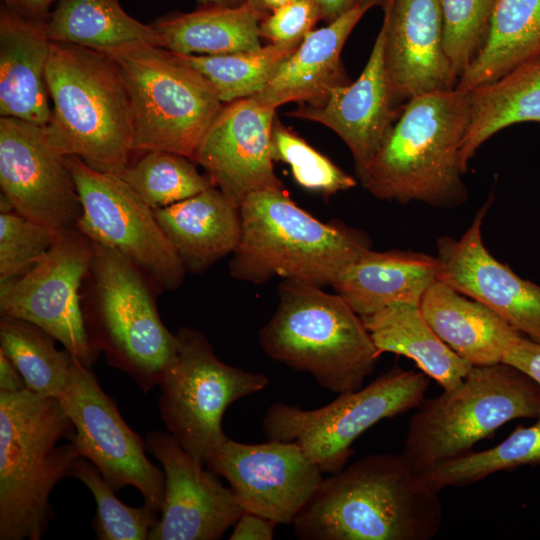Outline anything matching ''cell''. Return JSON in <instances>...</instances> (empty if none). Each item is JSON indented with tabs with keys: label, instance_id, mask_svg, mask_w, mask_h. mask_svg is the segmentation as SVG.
<instances>
[{
	"label": "cell",
	"instance_id": "d6986e66",
	"mask_svg": "<svg viewBox=\"0 0 540 540\" xmlns=\"http://www.w3.org/2000/svg\"><path fill=\"white\" fill-rule=\"evenodd\" d=\"M493 200L490 194L460 238L443 236L437 240L441 280L492 309L519 333L540 342V285L497 260L482 239L483 220Z\"/></svg>",
	"mask_w": 540,
	"mask_h": 540
},
{
	"label": "cell",
	"instance_id": "6da1fadb",
	"mask_svg": "<svg viewBox=\"0 0 540 540\" xmlns=\"http://www.w3.org/2000/svg\"><path fill=\"white\" fill-rule=\"evenodd\" d=\"M439 492L400 454L368 455L323 479L293 521L301 540H430Z\"/></svg>",
	"mask_w": 540,
	"mask_h": 540
},
{
	"label": "cell",
	"instance_id": "7bdbcfd3",
	"mask_svg": "<svg viewBox=\"0 0 540 540\" xmlns=\"http://www.w3.org/2000/svg\"><path fill=\"white\" fill-rule=\"evenodd\" d=\"M56 0H2L3 4L12 8L19 14L35 19L46 20L49 8Z\"/></svg>",
	"mask_w": 540,
	"mask_h": 540
},
{
	"label": "cell",
	"instance_id": "5bb4252c",
	"mask_svg": "<svg viewBox=\"0 0 540 540\" xmlns=\"http://www.w3.org/2000/svg\"><path fill=\"white\" fill-rule=\"evenodd\" d=\"M59 400L73 423V442L79 454L97 467L115 491L132 486L142 494L144 504L160 513L164 472L147 458L145 439L124 421L92 368L74 359L68 385Z\"/></svg>",
	"mask_w": 540,
	"mask_h": 540
},
{
	"label": "cell",
	"instance_id": "8d00e7d4",
	"mask_svg": "<svg viewBox=\"0 0 540 540\" xmlns=\"http://www.w3.org/2000/svg\"><path fill=\"white\" fill-rule=\"evenodd\" d=\"M273 161L291 168L294 180L303 188L331 196L357 185V180L314 149L275 117L271 133Z\"/></svg>",
	"mask_w": 540,
	"mask_h": 540
},
{
	"label": "cell",
	"instance_id": "d4e9b609",
	"mask_svg": "<svg viewBox=\"0 0 540 540\" xmlns=\"http://www.w3.org/2000/svg\"><path fill=\"white\" fill-rule=\"evenodd\" d=\"M153 212L186 272L192 274L232 255L241 237L240 207L215 186Z\"/></svg>",
	"mask_w": 540,
	"mask_h": 540
},
{
	"label": "cell",
	"instance_id": "9c48e42d",
	"mask_svg": "<svg viewBox=\"0 0 540 540\" xmlns=\"http://www.w3.org/2000/svg\"><path fill=\"white\" fill-rule=\"evenodd\" d=\"M108 54L126 87L134 152L167 151L194 161L222 109L213 84L172 52L140 44Z\"/></svg>",
	"mask_w": 540,
	"mask_h": 540
},
{
	"label": "cell",
	"instance_id": "836d02e7",
	"mask_svg": "<svg viewBox=\"0 0 540 540\" xmlns=\"http://www.w3.org/2000/svg\"><path fill=\"white\" fill-rule=\"evenodd\" d=\"M299 45L270 43L254 51L221 55L172 53L205 76L221 101L229 103L262 91Z\"/></svg>",
	"mask_w": 540,
	"mask_h": 540
},
{
	"label": "cell",
	"instance_id": "d6a6232c",
	"mask_svg": "<svg viewBox=\"0 0 540 540\" xmlns=\"http://www.w3.org/2000/svg\"><path fill=\"white\" fill-rule=\"evenodd\" d=\"M528 427L517 426L502 442L482 451L436 464L421 472L428 484L440 492L447 487L474 484L500 472L522 466L540 465V414Z\"/></svg>",
	"mask_w": 540,
	"mask_h": 540
},
{
	"label": "cell",
	"instance_id": "7c38bea8",
	"mask_svg": "<svg viewBox=\"0 0 540 540\" xmlns=\"http://www.w3.org/2000/svg\"><path fill=\"white\" fill-rule=\"evenodd\" d=\"M65 160L82 207L76 228L128 259L159 293L178 289L186 270L153 209L120 176L98 171L76 156Z\"/></svg>",
	"mask_w": 540,
	"mask_h": 540
},
{
	"label": "cell",
	"instance_id": "2e32d148",
	"mask_svg": "<svg viewBox=\"0 0 540 540\" xmlns=\"http://www.w3.org/2000/svg\"><path fill=\"white\" fill-rule=\"evenodd\" d=\"M205 467L229 482L244 511L278 524L293 523L323 481L319 467L290 441L228 438Z\"/></svg>",
	"mask_w": 540,
	"mask_h": 540
},
{
	"label": "cell",
	"instance_id": "7a4b0ae2",
	"mask_svg": "<svg viewBox=\"0 0 540 540\" xmlns=\"http://www.w3.org/2000/svg\"><path fill=\"white\" fill-rule=\"evenodd\" d=\"M467 90L407 101L379 150L357 175L372 196L401 204L457 208L469 196L459 151L469 123Z\"/></svg>",
	"mask_w": 540,
	"mask_h": 540
},
{
	"label": "cell",
	"instance_id": "8992f818",
	"mask_svg": "<svg viewBox=\"0 0 540 540\" xmlns=\"http://www.w3.org/2000/svg\"><path fill=\"white\" fill-rule=\"evenodd\" d=\"M278 299L259 333L264 353L331 392L360 389L381 355L360 315L338 293L296 280L283 279Z\"/></svg>",
	"mask_w": 540,
	"mask_h": 540
},
{
	"label": "cell",
	"instance_id": "ffe728a7",
	"mask_svg": "<svg viewBox=\"0 0 540 540\" xmlns=\"http://www.w3.org/2000/svg\"><path fill=\"white\" fill-rule=\"evenodd\" d=\"M385 63L395 103L457 87L444 47L439 0H383Z\"/></svg>",
	"mask_w": 540,
	"mask_h": 540
},
{
	"label": "cell",
	"instance_id": "b9f144b4",
	"mask_svg": "<svg viewBox=\"0 0 540 540\" xmlns=\"http://www.w3.org/2000/svg\"><path fill=\"white\" fill-rule=\"evenodd\" d=\"M278 523L258 514L244 511L234 525L230 540H271Z\"/></svg>",
	"mask_w": 540,
	"mask_h": 540
},
{
	"label": "cell",
	"instance_id": "e575fe53",
	"mask_svg": "<svg viewBox=\"0 0 540 540\" xmlns=\"http://www.w3.org/2000/svg\"><path fill=\"white\" fill-rule=\"evenodd\" d=\"M120 177L152 209L166 207L214 186L191 159L167 151H146Z\"/></svg>",
	"mask_w": 540,
	"mask_h": 540
},
{
	"label": "cell",
	"instance_id": "277c9868",
	"mask_svg": "<svg viewBox=\"0 0 540 540\" xmlns=\"http://www.w3.org/2000/svg\"><path fill=\"white\" fill-rule=\"evenodd\" d=\"M241 237L229 274L255 285L275 277L318 287L332 286L340 273L372 249L368 235L342 222H323L286 189L250 194L240 204Z\"/></svg>",
	"mask_w": 540,
	"mask_h": 540
},
{
	"label": "cell",
	"instance_id": "44dd1931",
	"mask_svg": "<svg viewBox=\"0 0 540 540\" xmlns=\"http://www.w3.org/2000/svg\"><path fill=\"white\" fill-rule=\"evenodd\" d=\"M386 24L356 81L333 88L318 104H301L289 116L320 123L347 145L361 172L379 150L403 106L392 96L385 63Z\"/></svg>",
	"mask_w": 540,
	"mask_h": 540
},
{
	"label": "cell",
	"instance_id": "c3c4849f",
	"mask_svg": "<svg viewBox=\"0 0 540 540\" xmlns=\"http://www.w3.org/2000/svg\"><path fill=\"white\" fill-rule=\"evenodd\" d=\"M353 4H362V3H368V2H373L375 3L376 5L378 4H382L383 0H352Z\"/></svg>",
	"mask_w": 540,
	"mask_h": 540
},
{
	"label": "cell",
	"instance_id": "bcb514c9",
	"mask_svg": "<svg viewBox=\"0 0 540 540\" xmlns=\"http://www.w3.org/2000/svg\"><path fill=\"white\" fill-rule=\"evenodd\" d=\"M293 1L296 0H244L249 6L264 15Z\"/></svg>",
	"mask_w": 540,
	"mask_h": 540
},
{
	"label": "cell",
	"instance_id": "83f0119b",
	"mask_svg": "<svg viewBox=\"0 0 540 540\" xmlns=\"http://www.w3.org/2000/svg\"><path fill=\"white\" fill-rule=\"evenodd\" d=\"M265 16L244 2L168 14L151 26L157 46L162 49L180 54L221 55L261 48L259 25Z\"/></svg>",
	"mask_w": 540,
	"mask_h": 540
},
{
	"label": "cell",
	"instance_id": "f35d334b",
	"mask_svg": "<svg viewBox=\"0 0 540 540\" xmlns=\"http://www.w3.org/2000/svg\"><path fill=\"white\" fill-rule=\"evenodd\" d=\"M58 234L15 210L0 212V283L30 270Z\"/></svg>",
	"mask_w": 540,
	"mask_h": 540
},
{
	"label": "cell",
	"instance_id": "f546056e",
	"mask_svg": "<svg viewBox=\"0 0 540 540\" xmlns=\"http://www.w3.org/2000/svg\"><path fill=\"white\" fill-rule=\"evenodd\" d=\"M540 58V0H499L487 39L456 88L492 83L516 67Z\"/></svg>",
	"mask_w": 540,
	"mask_h": 540
},
{
	"label": "cell",
	"instance_id": "8fae6325",
	"mask_svg": "<svg viewBox=\"0 0 540 540\" xmlns=\"http://www.w3.org/2000/svg\"><path fill=\"white\" fill-rule=\"evenodd\" d=\"M178 354L159 386L160 416L182 448L205 467L228 439L222 428L226 409L263 390L266 375L222 362L199 330L181 327Z\"/></svg>",
	"mask_w": 540,
	"mask_h": 540
},
{
	"label": "cell",
	"instance_id": "4316f807",
	"mask_svg": "<svg viewBox=\"0 0 540 540\" xmlns=\"http://www.w3.org/2000/svg\"><path fill=\"white\" fill-rule=\"evenodd\" d=\"M360 317L380 354L413 360L443 390L459 386L473 367L439 338L419 305L394 303Z\"/></svg>",
	"mask_w": 540,
	"mask_h": 540
},
{
	"label": "cell",
	"instance_id": "ee69618b",
	"mask_svg": "<svg viewBox=\"0 0 540 540\" xmlns=\"http://www.w3.org/2000/svg\"><path fill=\"white\" fill-rule=\"evenodd\" d=\"M26 388L25 381L18 369L0 350V391L18 392Z\"/></svg>",
	"mask_w": 540,
	"mask_h": 540
},
{
	"label": "cell",
	"instance_id": "1f68e13d",
	"mask_svg": "<svg viewBox=\"0 0 540 540\" xmlns=\"http://www.w3.org/2000/svg\"><path fill=\"white\" fill-rule=\"evenodd\" d=\"M55 341L31 322L0 319V350L18 369L27 389L59 399L68 385L75 358L66 349L58 350Z\"/></svg>",
	"mask_w": 540,
	"mask_h": 540
},
{
	"label": "cell",
	"instance_id": "cb8c5ba5",
	"mask_svg": "<svg viewBox=\"0 0 540 540\" xmlns=\"http://www.w3.org/2000/svg\"><path fill=\"white\" fill-rule=\"evenodd\" d=\"M441 271L437 255L370 249L351 262L332 287L363 316L394 303L420 305L429 287L441 279Z\"/></svg>",
	"mask_w": 540,
	"mask_h": 540
},
{
	"label": "cell",
	"instance_id": "60d3db41",
	"mask_svg": "<svg viewBox=\"0 0 540 540\" xmlns=\"http://www.w3.org/2000/svg\"><path fill=\"white\" fill-rule=\"evenodd\" d=\"M502 362L521 370L540 386V342L520 336L506 350Z\"/></svg>",
	"mask_w": 540,
	"mask_h": 540
},
{
	"label": "cell",
	"instance_id": "d590c367",
	"mask_svg": "<svg viewBox=\"0 0 540 540\" xmlns=\"http://www.w3.org/2000/svg\"><path fill=\"white\" fill-rule=\"evenodd\" d=\"M72 477L84 483L92 493L97 512L93 526L100 540H145L158 521V512L144 504L133 508L122 503L97 467L80 457Z\"/></svg>",
	"mask_w": 540,
	"mask_h": 540
},
{
	"label": "cell",
	"instance_id": "ac0fdd59",
	"mask_svg": "<svg viewBox=\"0 0 540 540\" xmlns=\"http://www.w3.org/2000/svg\"><path fill=\"white\" fill-rule=\"evenodd\" d=\"M275 117L252 96L226 103L198 147L194 162L239 207L252 193L285 189L271 156Z\"/></svg>",
	"mask_w": 540,
	"mask_h": 540
},
{
	"label": "cell",
	"instance_id": "f1b7e54d",
	"mask_svg": "<svg viewBox=\"0 0 540 540\" xmlns=\"http://www.w3.org/2000/svg\"><path fill=\"white\" fill-rule=\"evenodd\" d=\"M467 91L470 116L459 151L465 171L478 149L502 129L524 122L540 123V58Z\"/></svg>",
	"mask_w": 540,
	"mask_h": 540
},
{
	"label": "cell",
	"instance_id": "484cf974",
	"mask_svg": "<svg viewBox=\"0 0 540 540\" xmlns=\"http://www.w3.org/2000/svg\"><path fill=\"white\" fill-rule=\"evenodd\" d=\"M419 306L439 338L472 366L502 362L521 336L492 309L441 279L429 287Z\"/></svg>",
	"mask_w": 540,
	"mask_h": 540
},
{
	"label": "cell",
	"instance_id": "4fadbf2b",
	"mask_svg": "<svg viewBox=\"0 0 540 540\" xmlns=\"http://www.w3.org/2000/svg\"><path fill=\"white\" fill-rule=\"evenodd\" d=\"M93 254V242L75 227L59 233L30 270L0 283L1 317L37 325L88 368L99 352L85 328L81 289Z\"/></svg>",
	"mask_w": 540,
	"mask_h": 540
},
{
	"label": "cell",
	"instance_id": "52a82bcc",
	"mask_svg": "<svg viewBox=\"0 0 540 540\" xmlns=\"http://www.w3.org/2000/svg\"><path fill=\"white\" fill-rule=\"evenodd\" d=\"M93 242V241H92ZM83 281L82 312L92 346L144 393L159 385L178 354V338L162 322L149 279L115 250L93 242Z\"/></svg>",
	"mask_w": 540,
	"mask_h": 540
},
{
	"label": "cell",
	"instance_id": "74e56055",
	"mask_svg": "<svg viewBox=\"0 0 540 540\" xmlns=\"http://www.w3.org/2000/svg\"><path fill=\"white\" fill-rule=\"evenodd\" d=\"M444 47L458 80L481 51L499 0H439Z\"/></svg>",
	"mask_w": 540,
	"mask_h": 540
},
{
	"label": "cell",
	"instance_id": "30bf717a",
	"mask_svg": "<svg viewBox=\"0 0 540 540\" xmlns=\"http://www.w3.org/2000/svg\"><path fill=\"white\" fill-rule=\"evenodd\" d=\"M428 386L429 377L422 371L393 367L320 408L274 403L264 416L263 431L267 440L295 442L323 473L335 474L346 467L353 443L364 432L419 407Z\"/></svg>",
	"mask_w": 540,
	"mask_h": 540
},
{
	"label": "cell",
	"instance_id": "5b68a950",
	"mask_svg": "<svg viewBox=\"0 0 540 540\" xmlns=\"http://www.w3.org/2000/svg\"><path fill=\"white\" fill-rule=\"evenodd\" d=\"M46 82L52 100L44 127L52 146L120 176L131 162L133 127L120 71L106 53L51 42Z\"/></svg>",
	"mask_w": 540,
	"mask_h": 540
},
{
	"label": "cell",
	"instance_id": "7dc6e473",
	"mask_svg": "<svg viewBox=\"0 0 540 540\" xmlns=\"http://www.w3.org/2000/svg\"><path fill=\"white\" fill-rule=\"evenodd\" d=\"M201 6H237L244 0H197Z\"/></svg>",
	"mask_w": 540,
	"mask_h": 540
},
{
	"label": "cell",
	"instance_id": "4dcf8cb0",
	"mask_svg": "<svg viewBox=\"0 0 540 540\" xmlns=\"http://www.w3.org/2000/svg\"><path fill=\"white\" fill-rule=\"evenodd\" d=\"M51 42L73 44L103 53L150 44L153 27L128 15L119 0H58L45 20Z\"/></svg>",
	"mask_w": 540,
	"mask_h": 540
},
{
	"label": "cell",
	"instance_id": "9a60e30c",
	"mask_svg": "<svg viewBox=\"0 0 540 540\" xmlns=\"http://www.w3.org/2000/svg\"><path fill=\"white\" fill-rule=\"evenodd\" d=\"M1 211L15 210L59 234L76 227L82 207L65 156L44 127L0 117Z\"/></svg>",
	"mask_w": 540,
	"mask_h": 540
},
{
	"label": "cell",
	"instance_id": "ab89813d",
	"mask_svg": "<svg viewBox=\"0 0 540 540\" xmlns=\"http://www.w3.org/2000/svg\"><path fill=\"white\" fill-rule=\"evenodd\" d=\"M322 18L315 0H296L268 13L260 21V36L270 43L299 45Z\"/></svg>",
	"mask_w": 540,
	"mask_h": 540
},
{
	"label": "cell",
	"instance_id": "f6af8a7d",
	"mask_svg": "<svg viewBox=\"0 0 540 540\" xmlns=\"http://www.w3.org/2000/svg\"><path fill=\"white\" fill-rule=\"evenodd\" d=\"M318 4L322 18L331 22L354 6L352 0H315Z\"/></svg>",
	"mask_w": 540,
	"mask_h": 540
},
{
	"label": "cell",
	"instance_id": "7402d4cb",
	"mask_svg": "<svg viewBox=\"0 0 540 540\" xmlns=\"http://www.w3.org/2000/svg\"><path fill=\"white\" fill-rule=\"evenodd\" d=\"M51 41L45 20L0 9V115L45 127L51 116L46 68Z\"/></svg>",
	"mask_w": 540,
	"mask_h": 540
},
{
	"label": "cell",
	"instance_id": "3957f363",
	"mask_svg": "<svg viewBox=\"0 0 540 540\" xmlns=\"http://www.w3.org/2000/svg\"><path fill=\"white\" fill-rule=\"evenodd\" d=\"M59 399L0 391V540H39L54 516L55 485L82 457Z\"/></svg>",
	"mask_w": 540,
	"mask_h": 540
},
{
	"label": "cell",
	"instance_id": "e0dca14e",
	"mask_svg": "<svg viewBox=\"0 0 540 540\" xmlns=\"http://www.w3.org/2000/svg\"><path fill=\"white\" fill-rule=\"evenodd\" d=\"M146 450L161 464L165 492L149 540H217L244 513L218 474L196 462L169 433L149 431Z\"/></svg>",
	"mask_w": 540,
	"mask_h": 540
},
{
	"label": "cell",
	"instance_id": "603a6c76",
	"mask_svg": "<svg viewBox=\"0 0 540 540\" xmlns=\"http://www.w3.org/2000/svg\"><path fill=\"white\" fill-rule=\"evenodd\" d=\"M375 5L355 4L325 27L309 32L264 89L252 97L272 109L290 102L314 105L333 88L350 83L341 51L356 24Z\"/></svg>",
	"mask_w": 540,
	"mask_h": 540
},
{
	"label": "cell",
	"instance_id": "ba28073f",
	"mask_svg": "<svg viewBox=\"0 0 540 540\" xmlns=\"http://www.w3.org/2000/svg\"><path fill=\"white\" fill-rule=\"evenodd\" d=\"M411 417L403 456L419 472L463 456L507 422L537 418L540 386L504 362L473 366L454 389L424 399Z\"/></svg>",
	"mask_w": 540,
	"mask_h": 540
}]
</instances>
